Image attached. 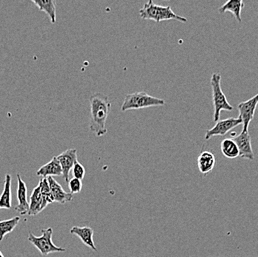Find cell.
Returning a JSON list of instances; mask_svg holds the SVG:
<instances>
[{
  "instance_id": "obj_22",
  "label": "cell",
  "mask_w": 258,
  "mask_h": 257,
  "mask_svg": "<svg viewBox=\"0 0 258 257\" xmlns=\"http://www.w3.org/2000/svg\"><path fill=\"white\" fill-rule=\"evenodd\" d=\"M69 184V189L70 190V193L72 194H79L83 189V183L82 180L76 178H72L68 182Z\"/></svg>"
},
{
  "instance_id": "obj_24",
  "label": "cell",
  "mask_w": 258,
  "mask_h": 257,
  "mask_svg": "<svg viewBox=\"0 0 258 257\" xmlns=\"http://www.w3.org/2000/svg\"><path fill=\"white\" fill-rule=\"evenodd\" d=\"M0 257H4V256H3V253H2L1 251H0Z\"/></svg>"
},
{
  "instance_id": "obj_21",
  "label": "cell",
  "mask_w": 258,
  "mask_h": 257,
  "mask_svg": "<svg viewBox=\"0 0 258 257\" xmlns=\"http://www.w3.org/2000/svg\"><path fill=\"white\" fill-rule=\"evenodd\" d=\"M20 220V217H15L12 219L0 222V242L3 241L6 235L13 231L14 228L18 225Z\"/></svg>"
},
{
  "instance_id": "obj_5",
  "label": "cell",
  "mask_w": 258,
  "mask_h": 257,
  "mask_svg": "<svg viewBox=\"0 0 258 257\" xmlns=\"http://www.w3.org/2000/svg\"><path fill=\"white\" fill-rule=\"evenodd\" d=\"M53 229L51 228L42 230V236H36L32 233H28V241L31 242L43 256L56 252L66 251V248L57 247L52 242Z\"/></svg>"
},
{
  "instance_id": "obj_9",
  "label": "cell",
  "mask_w": 258,
  "mask_h": 257,
  "mask_svg": "<svg viewBox=\"0 0 258 257\" xmlns=\"http://www.w3.org/2000/svg\"><path fill=\"white\" fill-rule=\"evenodd\" d=\"M238 147L240 157L253 161L254 159V152L251 147V136L248 131H242L238 136L234 138Z\"/></svg>"
},
{
  "instance_id": "obj_23",
  "label": "cell",
  "mask_w": 258,
  "mask_h": 257,
  "mask_svg": "<svg viewBox=\"0 0 258 257\" xmlns=\"http://www.w3.org/2000/svg\"><path fill=\"white\" fill-rule=\"evenodd\" d=\"M72 170L74 178L78 179L80 180L84 178L85 175H86V169H85L84 166L81 163L79 162L78 161L74 164Z\"/></svg>"
},
{
  "instance_id": "obj_1",
  "label": "cell",
  "mask_w": 258,
  "mask_h": 257,
  "mask_svg": "<svg viewBox=\"0 0 258 257\" xmlns=\"http://www.w3.org/2000/svg\"><path fill=\"white\" fill-rule=\"evenodd\" d=\"M90 103L91 131L97 136L107 134L106 121L111 110V103L107 95L103 93L94 94L89 98Z\"/></svg>"
},
{
  "instance_id": "obj_20",
  "label": "cell",
  "mask_w": 258,
  "mask_h": 257,
  "mask_svg": "<svg viewBox=\"0 0 258 257\" xmlns=\"http://www.w3.org/2000/svg\"><path fill=\"white\" fill-rule=\"evenodd\" d=\"M40 186L41 196L42 198V211L46 208L47 205L53 203V197L48 184V179H41L39 183Z\"/></svg>"
},
{
  "instance_id": "obj_12",
  "label": "cell",
  "mask_w": 258,
  "mask_h": 257,
  "mask_svg": "<svg viewBox=\"0 0 258 257\" xmlns=\"http://www.w3.org/2000/svg\"><path fill=\"white\" fill-rule=\"evenodd\" d=\"M72 234L76 235L81 239L82 242L93 250L97 251L95 243L94 242V230L89 227L75 226L70 230Z\"/></svg>"
},
{
  "instance_id": "obj_3",
  "label": "cell",
  "mask_w": 258,
  "mask_h": 257,
  "mask_svg": "<svg viewBox=\"0 0 258 257\" xmlns=\"http://www.w3.org/2000/svg\"><path fill=\"white\" fill-rule=\"evenodd\" d=\"M166 105L165 100L152 97L146 92H135L126 95L121 106V111H130L134 109H142L154 106H163Z\"/></svg>"
},
{
  "instance_id": "obj_14",
  "label": "cell",
  "mask_w": 258,
  "mask_h": 257,
  "mask_svg": "<svg viewBox=\"0 0 258 257\" xmlns=\"http://www.w3.org/2000/svg\"><path fill=\"white\" fill-rule=\"evenodd\" d=\"M37 175L39 177H42L43 178L62 175V167H61L60 163L58 161L56 156L52 158L49 162L42 165L37 170Z\"/></svg>"
},
{
  "instance_id": "obj_18",
  "label": "cell",
  "mask_w": 258,
  "mask_h": 257,
  "mask_svg": "<svg viewBox=\"0 0 258 257\" xmlns=\"http://www.w3.org/2000/svg\"><path fill=\"white\" fill-rule=\"evenodd\" d=\"M12 208V177L6 175L4 189L0 196V209Z\"/></svg>"
},
{
  "instance_id": "obj_4",
  "label": "cell",
  "mask_w": 258,
  "mask_h": 257,
  "mask_svg": "<svg viewBox=\"0 0 258 257\" xmlns=\"http://www.w3.org/2000/svg\"><path fill=\"white\" fill-rule=\"evenodd\" d=\"M211 86L212 91V101H213L214 122L220 120V112L222 111H231L232 106L229 104L226 95L221 89V75L218 73H214L211 78Z\"/></svg>"
},
{
  "instance_id": "obj_15",
  "label": "cell",
  "mask_w": 258,
  "mask_h": 257,
  "mask_svg": "<svg viewBox=\"0 0 258 257\" xmlns=\"http://www.w3.org/2000/svg\"><path fill=\"white\" fill-rule=\"evenodd\" d=\"M243 8L244 3L242 0H229L220 8L219 12L220 14L230 12L235 17L237 22L241 23V12Z\"/></svg>"
},
{
  "instance_id": "obj_6",
  "label": "cell",
  "mask_w": 258,
  "mask_h": 257,
  "mask_svg": "<svg viewBox=\"0 0 258 257\" xmlns=\"http://www.w3.org/2000/svg\"><path fill=\"white\" fill-rule=\"evenodd\" d=\"M258 105V94L247 101L242 102L237 106L239 111L238 118L241 120L243 131H248L250 122L254 119Z\"/></svg>"
},
{
  "instance_id": "obj_11",
  "label": "cell",
  "mask_w": 258,
  "mask_h": 257,
  "mask_svg": "<svg viewBox=\"0 0 258 257\" xmlns=\"http://www.w3.org/2000/svg\"><path fill=\"white\" fill-rule=\"evenodd\" d=\"M48 184L53 197V202L59 204L69 203L73 200V194L66 192L60 184L53 179V177H48Z\"/></svg>"
},
{
  "instance_id": "obj_13",
  "label": "cell",
  "mask_w": 258,
  "mask_h": 257,
  "mask_svg": "<svg viewBox=\"0 0 258 257\" xmlns=\"http://www.w3.org/2000/svg\"><path fill=\"white\" fill-rule=\"evenodd\" d=\"M215 156L212 152L205 150L201 152L198 156V169L202 175H207L210 173L215 167Z\"/></svg>"
},
{
  "instance_id": "obj_19",
  "label": "cell",
  "mask_w": 258,
  "mask_h": 257,
  "mask_svg": "<svg viewBox=\"0 0 258 257\" xmlns=\"http://www.w3.org/2000/svg\"><path fill=\"white\" fill-rule=\"evenodd\" d=\"M220 150L225 157L228 159H235L240 156L238 147L235 141L230 138L223 139L220 144Z\"/></svg>"
},
{
  "instance_id": "obj_2",
  "label": "cell",
  "mask_w": 258,
  "mask_h": 257,
  "mask_svg": "<svg viewBox=\"0 0 258 257\" xmlns=\"http://www.w3.org/2000/svg\"><path fill=\"white\" fill-rule=\"evenodd\" d=\"M139 14L143 20H153L157 23L169 20H176L181 23L188 22L185 17L174 13L169 6H159L156 5L152 0L145 3L142 9L139 11Z\"/></svg>"
},
{
  "instance_id": "obj_17",
  "label": "cell",
  "mask_w": 258,
  "mask_h": 257,
  "mask_svg": "<svg viewBox=\"0 0 258 257\" xmlns=\"http://www.w3.org/2000/svg\"><path fill=\"white\" fill-rule=\"evenodd\" d=\"M42 198L40 193V186L34 188L30 197L29 210L28 215L36 216L42 211Z\"/></svg>"
},
{
  "instance_id": "obj_10",
  "label": "cell",
  "mask_w": 258,
  "mask_h": 257,
  "mask_svg": "<svg viewBox=\"0 0 258 257\" xmlns=\"http://www.w3.org/2000/svg\"><path fill=\"white\" fill-rule=\"evenodd\" d=\"M18 188H17V200L18 205L15 207L16 211H18L21 215H26L29 210V203L28 201V189L26 183L22 180L20 174H17Z\"/></svg>"
},
{
  "instance_id": "obj_8",
  "label": "cell",
  "mask_w": 258,
  "mask_h": 257,
  "mask_svg": "<svg viewBox=\"0 0 258 257\" xmlns=\"http://www.w3.org/2000/svg\"><path fill=\"white\" fill-rule=\"evenodd\" d=\"M77 153H78L77 149L70 148L56 156L62 167V176L67 183L69 181V175L74 164L78 162Z\"/></svg>"
},
{
  "instance_id": "obj_7",
  "label": "cell",
  "mask_w": 258,
  "mask_h": 257,
  "mask_svg": "<svg viewBox=\"0 0 258 257\" xmlns=\"http://www.w3.org/2000/svg\"><path fill=\"white\" fill-rule=\"evenodd\" d=\"M240 125H242V122L239 118H228L226 120H219L217 122L216 125L213 128L207 130L205 139L209 140L213 136H225Z\"/></svg>"
},
{
  "instance_id": "obj_16",
  "label": "cell",
  "mask_w": 258,
  "mask_h": 257,
  "mask_svg": "<svg viewBox=\"0 0 258 257\" xmlns=\"http://www.w3.org/2000/svg\"><path fill=\"white\" fill-rule=\"evenodd\" d=\"M32 3L38 8L40 12H45L48 17L52 24L56 23V1L54 0H32Z\"/></svg>"
}]
</instances>
